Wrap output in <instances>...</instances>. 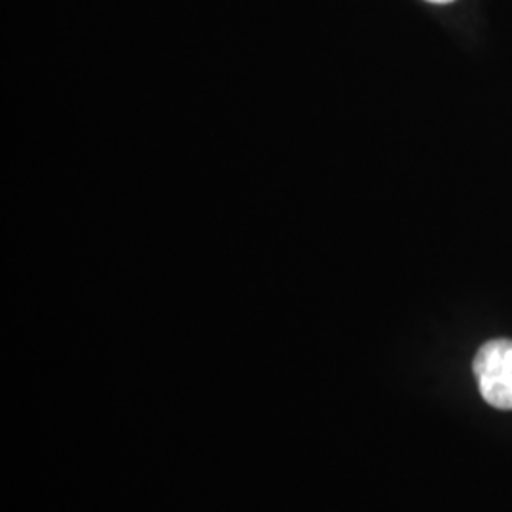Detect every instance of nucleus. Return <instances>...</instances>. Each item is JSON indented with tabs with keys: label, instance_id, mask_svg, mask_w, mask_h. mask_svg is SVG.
Listing matches in <instances>:
<instances>
[{
	"label": "nucleus",
	"instance_id": "1",
	"mask_svg": "<svg viewBox=\"0 0 512 512\" xmlns=\"http://www.w3.org/2000/svg\"><path fill=\"white\" fill-rule=\"evenodd\" d=\"M473 370L484 401L512 410V340L486 342L476 353Z\"/></svg>",
	"mask_w": 512,
	"mask_h": 512
},
{
	"label": "nucleus",
	"instance_id": "2",
	"mask_svg": "<svg viewBox=\"0 0 512 512\" xmlns=\"http://www.w3.org/2000/svg\"><path fill=\"white\" fill-rule=\"evenodd\" d=\"M427 2H433V4H448V2H454V0H427Z\"/></svg>",
	"mask_w": 512,
	"mask_h": 512
}]
</instances>
